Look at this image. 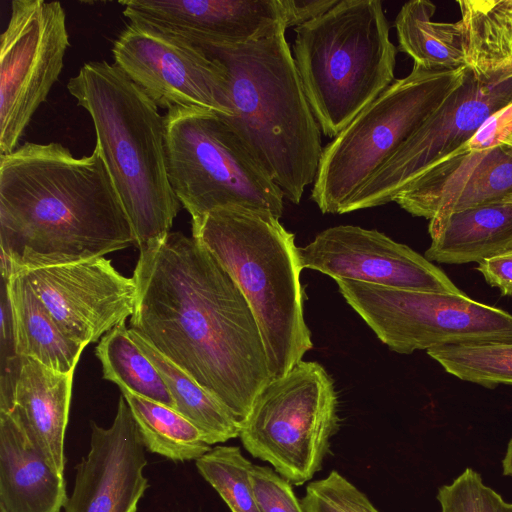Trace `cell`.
<instances>
[{"instance_id":"obj_28","label":"cell","mask_w":512,"mask_h":512,"mask_svg":"<svg viewBox=\"0 0 512 512\" xmlns=\"http://www.w3.org/2000/svg\"><path fill=\"white\" fill-rule=\"evenodd\" d=\"M427 353L446 372L463 381L488 388L512 386V343L444 346Z\"/></svg>"},{"instance_id":"obj_32","label":"cell","mask_w":512,"mask_h":512,"mask_svg":"<svg viewBox=\"0 0 512 512\" xmlns=\"http://www.w3.org/2000/svg\"><path fill=\"white\" fill-rule=\"evenodd\" d=\"M250 479L261 512H305L292 484L273 468L253 464Z\"/></svg>"},{"instance_id":"obj_26","label":"cell","mask_w":512,"mask_h":512,"mask_svg":"<svg viewBox=\"0 0 512 512\" xmlns=\"http://www.w3.org/2000/svg\"><path fill=\"white\" fill-rule=\"evenodd\" d=\"M131 409L145 449L174 462L197 460L211 450L201 431L161 403L120 389Z\"/></svg>"},{"instance_id":"obj_27","label":"cell","mask_w":512,"mask_h":512,"mask_svg":"<svg viewBox=\"0 0 512 512\" xmlns=\"http://www.w3.org/2000/svg\"><path fill=\"white\" fill-rule=\"evenodd\" d=\"M95 354L101 362L105 380L117 384L120 389L175 409L162 377L129 336L125 323L104 334Z\"/></svg>"},{"instance_id":"obj_2","label":"cell","mask_w":512,"mask_h":512,"mask_svg":"<svg viewBox=\"0 0 512 512\" xmlns=\"http://www.w3.org/2000/svg\"><path fill=\"white\" fill-rule=\"evenodd\" d=\"M95 145L75 157L60 143L26 142L0 155L1 273L77 262L135 245Z\"/></svg>"},{"instance_id":"obj_36","label":"cell","mask_w":512,"mask_h":512,"mask_svg":"<svg viewBox=\"0 0 512 512\" xmlns=\"http://www.w3.org/2000/svg\"><path fill=\"white\" fill-rule=\"evenodd\" d=\"M506 139L512 141V134L508 136Z\"/></svg>"},{"instance_id":"obj_12","label":"cell","mask_w":512,"mask_h":512,"mask_svg":"<svg viewBox=\"0 0 512 512\" xmlns=\"http://www.w3.org/2000/svg\"><path fill=\"white\" fill-rule=\"evenodd\" d=\"M117 65L159 108H199L232 116L223 63L189 41L142 22L115 39Z\"/></svg>"},{"instance_id":"obj_17","label":"cell","mask_w":512,"mask_h":512,"mask_svg":"<svg viewBox=\"0 0 512 512\" xmlns=\"http://www.w3.org/2000/svg\"><path fill=\"white\" fill-rule=\"evenodd\" d=\"M90 449L76 466L65 512H137L149 487L145 447L130 407L121 395L113 423L91 421Z\"/></svg>"},{"instance_id":"obj_23","label":"cell","mask_w":512,"mask_h":512,"mask_svg":"<svg viewBox=\"0 0 512 512\" xmlns=\"http://www.w3.org/2000/svg\"><path fill=\"white\" fill-rule=\"evenodd\" d=\"M465 63L483 84L512 80V0H459Z\"/></svg>"},{"instance_id":"obj_16","label":"cell","mask_w":512,"mask_h":512,"mask_svg":"<svg viewBox=\"0 0 512 512\" xmlns=\"http://www.w3.org/2000/svg\"><path fill=\"white\" fill-rule=\"evenodd\" d=\"M19 273L63 333L85 347L134 313L137 288L133 277L122 275L104 257Z\"/></svg>"},{"instance_id":"obj_25","label":"cell","mask_w":512,"mask_h":512,"mask_svg":"<svg viewBox=\"0 0 512 512\" xmlns=\"http://www.w3.org/2000/svg\"><path fill=\"white\" fill-rule=\"evenodd\" d=\"M428 0L405 3L395 19L398 49L429 70L466 67L460 22H436Z\"/></svg>"},{"instance_id":"obj_34","label":"cell","mask_w":512,"mask_h":512,"mask_svg":"<svg viewBox=\"0 0 512 512\" xmlns=\"http://www.w3.org/2000/svg\"><path fill=\"white\" fill-rule=\"evenodd\" d=\"M503 296L512 295V249L484 259L476 268Z\"/></svg>"},{"instance_id":"obj_5","label":"cell","mask_w":512,"mask_h":512,"mask_svg":"<svg viewBox=\"0 0 512 512\" xmlns=\"http://www.w3.org/2000/svg\"><path fill=\"white\" fill-rule=\"evenodd\" d=\"M206 247L247 299L265 346L272 379L288 373L312 347L304 320L302 265L295 236L270 212L215 209L192 219Z\"/></svg>"},{"instance_id":"obj_22","label":"cell","mask_w":512,"mask_h":512,"mask_svg":"<svg viewBox=\"0 0 512 512\" xmlns=\"http://www.w3.org/2000/svg\"><path fill=\"white\" fill-rule=\"evenodd\" d=\"M3 280L16 355L32 358L63 373L74 372L85 346L63 333L22 273H13Z\"/></svg>"},{"instance_id":"obj_8","label":"cell","mask_w":512,"mask_h":512,"mask_svg":"<svg viewBox=\"0 0 512 512\" xmlns=\"http://www.w3.org/2000/svg\"><path fill=\"white\" fill-rule=\"evenodd\" d=\"M164 127L169 181L192 219L225 207L282 216V190L220 115L174 107Z\"/></svg>"},{"instance_id":"obj_13","label":"cell","mask_w":512,"mask_h":512,"mask_svg":"<svg viewBox=\"0 0 512 512\" xmlns=\"http://www.w3.org/2000/svg\"><path fill=\"white\" fill-rule=\"evenodd\" d=\"M512 103V80L483 84L468 70L463 84L409 136L351 199L344 213L393 202L415 178L465 144Z\"/></svg>"},{"instance_id":"obj_7","label":"cell","mask_w":512,"mask_h":512,"mask_svg":"<svg viewBox=\"0 0 512 512\" xmlns=\"http://www.w3.org/2000/svg\"><path fill=\"white\" fill-rule=\"evenodd\" d=\"M467 67L429 70L413 64L323 147L311 199L343 214L362 186L464 82Z\"/></svg>"},{"instance_id":"obj_24","label":"cell","mask_w":512,"mask_h":512,"mask_svg":"<svg viewBox=\"0 0 512 512\" xmlns=\"http://www.w3.org/2000/svg\"><path fill=\"white\" fill-rule=\"evenodd\" d=\"M128 334L162 377L175 410L201 431L209 445L239 437L240 422L219 400L138 332L128 328Z\"/></svg>"},{"instance_id":"obj_30","label":"cell","mask_w":512,"mask_h":512,"mask_svg":"<svg viewBox=\"0 0 512 512\" xmlns=\"http://www.w3.org/2000/svg\"><path fill=\"white\" fill-rule=\"evenodd\" d=\"M441 512H512V502L484 484L480 473L466 468L450 484L438 488Z\"/></svg>"},{"instance_id":"obj_9","label":"cell","mask_w":512,"mask_h":512,"mask_svg":"<svg viewBox=\"0 0 512 512\" xmlns=\"http://www.w3.org/2000/svg\"><path fill=\"white\" fill-rule=\"evenodd\" d=\"M338 429L333 380L319 363L302 360L260 391L239 438L250 455L300 486L321 470Z\"/></svg>"},{"instance_id":"obj_1","label":"cell","mask_w":512,"mask_h":512,"mask_svg":"<svg viewBox=\"0 0 512 512\" xmlns=\"http://www.w3.org/2000/svg\"><path fill=\"white\" fill-rule=\"evenodd\" d=\"M130 328L241 422L272 380L254 313L213 254L169 232L139 248Z\"/></svg>"},{"instance_id":"obj_10","label":"cell","mask_w":512,"mask_h":512,"mask_svg":"<svg viewBox=\"0 0 512 512\" xmlns=\"http://www.w3.org/2000/svg\"><path fill=\"white\" fill-rule=\"evenodd\" d=\"M339 291L391 350L512 343V315L466 294L404 290L338 279Z\"/></svg>"},{"instance_id":"obj_3","label":"cell","mask_w":512,"mask_h":512,"mask_svg":"<svg viewBox=\"0 0 512 512\" xmlns=\"http://www.w3.org/2000/svg\"><path fill=\"white\" fill-rule=\"evenodd\" d=\"M284 24L255 41L203 49L229 79L232 116H220L282 190L299 204L323 152Z\"/></svg>"},{"instance_id":"obj_11","label":"cell","mask_w":512,"mask_h":512,"mask_svg":"<svg viewBox=\"0 0 512 512\" xmlns=\"http://www.w3.org/2000/svg\"><path fill=\"white\" fill-rule=\"evenodd\" d=\"M70 47L58 1L13 0L0 37V155L13 152L64 67Z\"/></svg>"},{"instance_id":"obj_6","label":"cell","mask_w":512,"mask_h":512,"mask_svg":"<svg viewBox=\"0 0 512 512\" xmlns=\"http://www.w3.org/2000/svg\"><path fill=\"white\" fill-rule=\"evenodd\" d=\"M293 58L322 132L336 137L394 81L397 48L380 0H339L295 28Z\"/></svg>"},{"instance_id":"obj_15","label":"cell","mask_w":512,"mask_h":512,"mask_svg":"<svg viewBox=\"0 0 512 512\" xmlns=\"http://www.w3.org/2000/svg\"><path fill=\"white\" fill-rule=\"evenodd\" d=\"M302 268L385 287L465 294L439 267L375 229L339 225L298 247Z\"/></svg>"},{"instance_id":"obj_19","label":"cell","mask_w":512,"mask_h":512,"mask_svg":"<svg viewBox=\"0 0 512 512\" xmlns=\"http://www.w3.org/2000/svg\"><path fill=\"white\" fill-rule=\"evenodd\" d=\"M68 498L64 473L14 413L0 411V512H61Z\"/></svg>"},{"instance_id":"obj_20","label":"cell","mask_w":512,"mask_h":512,"mask_svg":"<svg viewBox=\"0 0 512 512\" xmlns=\"http://www.w3.org/2000/svg\"><path fill=\"white\" fill-rule=\"evenodd\" d=\"M74 372L51 369L32 358H20L8 411L14 413L49 462L64 473L65 434Z\"/></svg>"},{"instance_id":"obj_4","label":"cell","mask_w":512,"mask_h":512,"mask_svg":"<svg viewBox=\"0 0 512 512\" xmlns=\"http://www.w3.org/2000/svg\"><path fill=\"white\" fill-rule=\"evenodd\" d=\"M67 89L91 116L96 146L130 220L135 245L162 238L181 208L168 176L164 116L117 65L85 63Z\"/></svg>"},{"instance_id":"obj_14","label":"cell","mask_w":512,"mask_h":512,"mask_svg":"<svg viewBox=\"0 0 512 512\" xmlns=\"http://www.w3.org/2000/svg\"><path fill=\"white\" fill-rule=\"evenodd\" d=\"M410 214L436 225L455 212L512 203V146L482 124L460 148L433 164L394 199Z\"/></svg>"},{"instance_id":"obj_21","label":"cell","mask_w":512,"mask_h":512,"mask_svg":"<svg viewBox=\"0 0 512 512\" xmlns=\"http://www.w3.org/2000/svg\"><path fill=\"white\" fill-rule=\"evenodd\" d=\"M425 258L445 264L481 262L512 249V203L499 202L455 212L429 225Z\"/></svg>"},{"instance_id":"obj_31","label":"cell","mask_w":512,"mask_h":512,"mask_svg":"<svg viewBox=\"0 0 512 512\" xmlns=\"http://www.w3.org/2000/svg\"><path fill=\"white\" fill-rule=\"evenodd\" d=\"M300 501L305 512H380L361 490L336 470L310 482Z\"/></svg>"},{"instance_id":"obj_29","label":"cell","mask_w":512,"mask_h":512,"mask_svg":"<svg viewBox=\"0 0 512 512\" xmlns=\"http://www.w3.org/2000/svg\"><path fill=\"white\" fill-rule=\"evenodd\" d=\"M199 474L226 503L231 512H261L250 471L253 464L236 446H216L195 461Z\"/></svg>"},{"instance_id":"obj_33","label":"cell","mask_w":512,"mask_h":512,"mask_svg":"<svg viewBox=\"0 0 512 512\" xmlns=\"http://www.w3.org/2000/svg\"><path fill=\"white\" fill-rule=\"evenodd\" d=\"M286 29L302 26L333 8L339 0H279Z\"/></svg>"},{"instance_id":"obj_35","label":"cell","mask_w":512,"mask_h":512,"mask_svg":"<svg viewBox=\"0 0 512 512\" xmlns=\"http://www.w3.org/2000/svg\"><path fill=\"white\" fill-rule=\"evenodd\" d=\"M502 472L503 475L512 477V437L507 444L506 452L502 459Z\"/></svg>"},{"instance_id":"obj_18","label":"cell","mask_w":512,"mask_h":512,"mask_svg":"<svg viewBox=\"0 0 512 512\" xmlns=\"http://www.w3.org/2000/svg\"><path fill=\"white\" fill-rule=\"evenodd\" d=\"M130 22H142L202 49L263 38L284 24L279 0H126Z\"/></svg>"}]
</instances>
